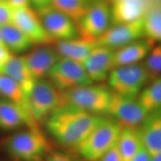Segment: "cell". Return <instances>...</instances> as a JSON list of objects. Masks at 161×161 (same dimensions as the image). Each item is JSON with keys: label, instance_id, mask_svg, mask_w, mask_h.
<instances>
[{"label": "cell", "instance_id": "f546056e", "mask_svg": "<svg viewBox=\"0 0 161 161\" xmlns=\"http://www.w3.org/2000/svg\"><path fill=\"white\" fill-rule=\"evenodd\" d=\"M96 161H122L117 146L113 147L111 149L107 152Z\"/></svg>", "mask_w": 161, "mask_h": 161}, {"label": "cell", "instance_id": "83f0119b", "mask_svg": "<svg viewBox=\"0 0 161 161\" xmlns=\"http://www.w3.org/2000/svg\"><path fill=\"white\" fill-rule=\"evenodd\" d=\"M14 8L8 1L0 2V28L13 22Z\"/></svg>", "mask_w": 161, "mask_h": 161}, {"label": "cell", "instance_id": "9c48e42d", "mask_svg": "<svg viewBox=\"0 0 161 161\" xmlns=\"http://www.w3.org/2000/svg\"><path fill=\"white\" fill-rule=\"evenodd\" d=\"M147 114L137 98L124 96L112 91L107 114L113 116L122 127L138 128Z\"/></svg>", "mask_w": 161, "mask_h": 161}, {"label": "cell", "instance_id": "3957f363", "mask_svg": "<svg viewBox=\"0 0 161 161\" xmlns=\"http://www.w3.org/2000/svg\"><path fill=\"white\" fill-rule=\"evenodd\" d=\"M5 148L11 158L19 161H40L51 152L39 128H27L12 134L5 141Z\"/></svg>", "mask_w": 161, "mask_h": 161}, {"label": "cell", "instance_id": "ffe728a7", "mask_svg": "<svg viewBox=\"0 0 161 161\" xmlns=\"http://www.w3.org/2000/svg\"><path fill=\"white\" fill-rule=\"evenodd\" d=\"M3 73L14 80L21 86L27 98H29L30 92L37 80L30 72L23 56L14 55L3 67Z\"/></svg>", "mask_w": 161, "mask_h": 161}, {"label": "cell", "instance_id": "836d02e7", "mask_svg": "<svg viewBox=\"0 0 161 161\" xmlns=\"http://www.w3.org/2000/svg\"><path fill=\"white\" fill-rule=\"evenodd\" d=\"M10 5L14 8L23 7V6H28L29 5V0H7Z\"/></svg>", "mask_w": 161, "mask_h": 161}, {"label": "cell", "instance_id": "5bb4252c", "mask_svg": "<svg viewBox=\"0 0 161 161\" xmlns=\"http://www.w3.org/2000/svg\"><path fill=\"white\" fill-rule=\"evenodd\" d=\"M114 50L106 46H96L82 64L93 83L102 82L108 78L114 68Z\"/></svg>", "mask_w": 161, "mask_h": 161}, {"label": "cell", "instance_id": "5b68a950", "mask_svg": "<svg viewBox=\"0 0 161 161\" xmlns=\"http://www.w3.org/2000/svg\"><path fill=\"white\" fill-rule=\"evenodd\" d=\"M110 90L128 97L137 98L150 78L143 62L114 68L108 77Z\"/></svg>", "mask_w": 161, "mask_h": 161}, {"label": "cell", "instance_id": "52a82bcc", "mask_svg": "<svg viewBox=\"0 0 161 161\" xmlns=\"http://www.w3.org/2000/svg\"><path fill=\"white\" fill-rule=\"evenodd\" d=\"M49 80L60 91L93 84L84 69L83 64L62 58L50 70Z\"/></svg>", "mask_w": 161, "mask_h": 161}, {"label": "cell", "instance_id": "7c38bea8", "mask_svg": "<svg viewBox=\"0 0 161 161\" xmlns=\"http://www.w3.org/2000/svg\"><path fill=\"white\" fill-rule=\"evenodd\" d=\"M143 37L146 36L143 18H142L113 25L96 40V46L117 49Z\"/></svg>", "mask_w": 161, "mask_h": 161}, {"label": "cell", "instance_id": "4dcf8cb0", "mask_svg": "<svg viewBox=\"0 0 161 161\" xmlns=\"http://www.w3.org/2000/svg\"><path fill=\"white\" fill-rule=\"evenodd\" d=\"M45 161H76L72 157L60 152H51L46 157Z\"/></svg>", "mask_w": 161, "mask_h": 161}, {"label": "cell", "instance_id": "277c9868", "mask_svg": "<svg viewBox=\"0 0 161 161\" xmlns=\"http://www.w3.org/2000/svg\"><path fill=\"white\" fill-rule=\"evenodd\" d=\"M111 94L109 88L91 84L63 92V105H71L101 116L108 114Z\"/></svg>", "mask_w": 161, "mask_h": 161}, {"label": "cell", "instance_id": "4fadbf2b", "mask_svg": "<svg viewBox=\"0 0 161 161\" xmlns=\"http://www.w3.org/2000/svg\"><path fill=\"white\" fill-rule=\"evenodd\" d=\"M36 80L44 79L62 57L53 45H36L23 55Z\"/></svg>", "mask_w": 161, "mask_h": 161}, {"label": "cell", "instance_id": "74e56055", "mask_svg": "<svg viewBox=\"0 0 161 161\" xmlns=\"http://www.w3.org/2000/svg\"><path fill=\"white\" fill-rule=\"evenodd\" d=\"M1 73H3V72H2L1 70H0V74H1Z\"/></svg>", "mask_w": 161, "mask_h": 161}, {"label": "cell", "instance_id": "4316f807", "mask_svg": "<svg viewBox=\"0 0 161 161\" xmlns=\"http://www.w3.org/2000/svg\"><path fill=\"white\" fill-rule=\"evenodd\" d=\"M143 64L149 75L150 81L161 75V43L152 48Z\"/></svg>", "mask_w": 161, "mask_h": 161}, {"label": "cell", "instance_id": "7402d4cb", "mask_svg": "<svg viewBox=\"0 0 161 161\" xmlns=\"http://www.w3.org/2000/svg\"><path fill=\"white\" fill-rule=\"evenodd\" d=\"M142 145L138 128L122 127L116 143L122 161H130Z\"/></svg>", "mask_w": 161, "mask_h": 161}, {"label": "cell", "instance_id": "d6986e66", "mask_svg": "<svg viewBox=\"0 0 161 161\" xmlns=\"http://www.w3.org/2000/svg\"><path fill=\"white\" fill-rule=\"evenodd\" d=\"M96 46V40L79 37L73 39L59 40L56 43L55 47L62 58L83 64Z\"/></svg>", "mask_w": 161, "mask_h": 161}, {"label": "cell", "instance_id": "f1b7e54d", "mask_svg": "<svg viewBox=\"0 0 161 161\" xmlns=\"http://www.w3.org/2000/svg\"><path fill=\"white\" fill-rule=\"evenodd\" d=\"M14 54H13L10 50L6 47L3 43H0V70L3 72V67L9 61L10 59L13 57Z\"/></svg>", "mask_w": 161, "mask_h": 161}, {"label": "cell", "instance_id": "ac0fdd59", "mask_svg": "<svg viewBox=\"0 0 161 161\" xmlns=\"http://www.w3.org/2000/svg\"><path fill=\"white\" fill-rule=\"evenodd\" d=\"M152 0H113L111 23L113 25L142 19L149 8Z\"/></svg>", "mask_w": 161, "mask_h": 161}, {"label": "cell", "instance_id": "2e32d148", "mask_svg": "<svg viewBox=\"0 0 161 161\" xmlns=\"http://www.w3.org/2000/svg\"><path fill=\"white\" fill-rule=\"evenodd\" d=\"M156 41L143 37L114 50V68L141 63L155 46ZM113 68V69H114Z\"/></svg>", "mask_w": 161, "mask_h": 161}, {"label": "cell", "instance_id": "ba28073f", "mask_svg": "<svg viewBox=\"0 0 161 161\" xmlns=\"http://www.w3.org/2000/svg\"><path fill=\"white\" fill-rule=\"evenodd\" d=\"M111 23V8L104 0H96L78 22L80 36L96 40L109 29Z\"/></svg>", "mask_w": 161, "mask_h": 161}, {"label": "cell", "instance_id": "8992f818", "mask_svg": "<svg viewBox=\"0 0 161 161\" xmlns=\"http://www.w3.org/2000/svg\"><path fill=\"white\" fill-rule=\"evenodd\" d=\"M28 101L31 115L38 123L63 105V92L44 78L35 82Z\"/></svg>", "mask_w": 161, "mask_h": 161}, {"label": "cell", "instance_id": "6da1fadb", "mask_svg": "<svg viewBox=\"0 0 161 161\" xmlns=\"http://www.w3.org/2000/svg\"><path fill=\"white\" fill-rule=\"evenodd\" d=\"M103 118L66 104L56 109L45 121L48 131L59 143L75 148Z\"/></svg>", "mask_w": 161, "mask_h": 161}, {"label": "cell", "instance_id": "44dd1931", "mask_svg": "<svg viewBox=\"0 0 161 161\" xmlns=\"http://www.w3.org/2000/svg\"><path fill=\"white\" fill-rule=\"evenodd\" d=\"M0 29L4 44L14 55L29 52L34 46L29 37L13 23L4 25Z\"/></svg>", "mask_w": 161, "mask_h": 161}, {"label": "cell", "instance_id": "d6a6232c", "mask_svg": "<svg viewBox=\"0 0 161 161\" xmlns=\"http://www.w3.org/2000/svg\"><path fill=\"white\" fill-rule=\"evenodd\" d=\"M52 1L53 0H29V3L35 8L36 11H38V10L51 5Z\"/></svg>", "mask_w": 161, "mask_h": 161}, {"label": "cell", "instance_id": "8fae6325", "mask_svg": "<svg viewBox=\"0 0 161 161\" xmlns=\"http://www.w3.org/2000/svg\"><path fill=\"white\" fill-rule=\"evenodd\" d=\"M31 40L34 45H53L54 40L46 32L37 11L28 6L14 8L13 22Z\"/></svg>", "mask_w": 161, "mask_h": 161}, {"label": "cell", "instance_id": "d4e9b609", "mask_svg": "<svg viewBox=\"0 0 161 161\" xmlns=\"http://www.w3.org/2000/svg\"><path fill=\"white\" fill-rule=\"evenodd\" d=\"M95 1L96 0H53L52 5L77 24Z\"/></svg>", "mask_w": 161, "mask_h": 161}, {"label": "cell", "instance_id": "7a4b0ae2", "mask_svg": "<svg viewBox=\"0 0 161 161\" xmlns=\"http://www.w3.org/2000/svg\"><path fill=\"white\" fill-rule=\"evenodd\" d=\"M122 126L115 119L103 118L75 147L78 154L88 161H96L117 143Z\"/></svg>", "mask_w": 161, "mask_h": 161}, {"label": "cell", "instance_id": "30bf717a", "mask_svg": "<svg viewBox=\"0 0 161 161\" xmlns=\"http://www.w3.org/2000/svg\"><path fill=\"white\" fill-rule=\"evenodd\" d=\"M36 11L44 29L54 40L59 41L80 37L75 22L52 5Z\"/></svg>", "mask_w": 161, "mask_h": 161}, {"label": "cell", "instance_id": "cb8c5ba5", "mask_svg": "<svg viewBox=\"0 0 161 161\" xmlns=\"http://www.w3.org/2000/svg\"><path fill=\"white\" fill-rule=\"evenodd\" d=\"M145 36L161 42V0H154L143 17Z\"/></svg>", "mask_w": 161, "mask_h": 161}, {"label": "cell", "instance_id": "9a60e30c", "mask_svg": "<svg viewBox=\"0 0 161 161\" xmlns=\"http://www.w3.org/2000/svg\"><path fill=\"white\" fill-rule=\"evenodd\" d=\"M23 126L38 128L37 122L29 113L12 102L0 98V129L14 130Z\"/></svg>", "mask_w": 161, "mask_h": 161}, {"label": "cell", "instance_id": "1f68e13d", "mask_svg": "<svg viewBox=\"0 0 161 161\" xmlns=\"http://www.w3.org/2000/svg\"><path fill=\"white\" fill-rule=\"evenodd\" d=\"M152 158V154L144 146V145H142L138 150V152L130 159V161H151Z\"/></svg>", "mask_w": 161, "mask_h": 161}, {"label": "cell", "instance_id": "e575fe53", "mask_svg": "<svg viewBox=\"0 0 161 161\" xmlns=\"http://www.w3.org/2000/svg\"><path fill=\"white\" fill-rule=\"evenodd\" d=\"M151 161H161V154H158L155 155H153Z\"/></svg>", "mask_w": 161, "mask_h": 161}, {"label": "cell", "instance_id": "d590c367", "mask_svg": "<svg viewBox=\"0 0 161 161\" xmlns=\"http://www.w3.org/2000/svg\"><path fill=\"white\" fill-rule=\"evenodd\" d=\"M0 43H3V35H2V32H1V29H0Z\"/></svg>", "mask_w": 161, "mask_h": 161}, {"label": "cell", "instance_id": "484cf974", "mask_svg": "<svg viewBox=\"0 0 161 161\" xmlns=\"http://www.w3.org/2000/svg\"><path fill=\"white\" fill-rule=\"evenodd\" d=\"M137 99L148 113L161 107V75L145 86L139 94Z\"/></svg>", "mask_w": 161, "mask_h": 161}, {"label": "cell", "instance_id": "603a6c76", "mask_svg": "<svg viewBox=\"0 0 161 161\" xmlns=\"http://www.w3.org/2000/svg\"><path fill=\"white\" fill-rule=\"evenodd\" d=\"M0 96L23 108L31 115L28 98L21 86L14 80L4 73L0 74Z\"/></svg>", "mask_w": 161, "mask_h": 161}, {"label": "cell", "instance_id": "8d00e7d4", "mask_svg": "<svg viewBox=\"0 0 161 161\" xmlns=\"http://www.w3.org/2000/svg\"><path fill=\"white\" fill-rule=\"evenodd\" d=\"M2 1H7V0H0V2H2Z\"/></svg>", "mask_w": 161, "mask_h": 161}, {"label": "cell", "instance_id": "e0dca14e", "mask_svg": "<svg viewBox=\"0 0 161 161\" xmlns=\"http://www.w3.org/2000/svg\"><path fill=\"white\" fill-rule=\"evenodd\" d=\"M138 130L150 154L152 156L161 154V107L147 114Z\"/></svg>", "mask_w": 161, "mask_h": 161}]
</instances>
